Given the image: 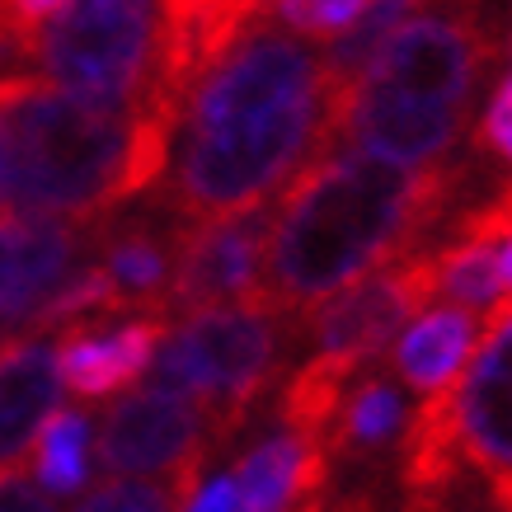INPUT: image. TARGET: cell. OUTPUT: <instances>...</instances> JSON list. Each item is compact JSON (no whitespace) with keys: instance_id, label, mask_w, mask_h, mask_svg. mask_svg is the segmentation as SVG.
I'll use <instances>...</instances> for the list:
<instances>
[{"instance_id":"1","label":"cell","mask_w":512,"mask_h":512,"mask_svg":"<svg viewBox=\"0 0 512 512\" xmlns=\"http://www.w3.org/2000/svg\"><path fill=\"white\" fill-rule=\"evenodd\" d=\"M334 80L325 52L278 24H254L188 85L160 207L179 221L259 212L325 156Z\"/></svg>"},{"instance_id":"2","label":"cell","mask_w":512,"mask_h":512,"mask_svg":"<svg viewBox=\"0 0 512 512\" xmlns=\"http://www.w3.org/2000/svg\"><path fill=\"white\" fill-rule=\"evenodd\" d=\"M461 170H404L367 151H329L301 170L282 212L268 221L259 306L296 315L414 254L447 217Z\"/></svg>"},{"instance_id":"3","label":"cell","mask_w":512,"mask_h":512,"mask_svg":"<svg viewBox=\"0 0 512 512\" xmlns=\"http://www.w3.org/2000/svg\"><path fill=\"white\" fill-rule=\"evenodd\" d=\"M179 113L90 104L52 85L0 90V212L43 221H104L160 184Z\"/></svg>"},{"instance_id":"4","label":"cell","mask_w":512,"mask_h":512,"mask_svg":"<svg viewBox=\"0 0 512 512\" xmlns=\"http://www.w3.org/2000/svg\"><path fill=\"white\" fill-rule=\"evenodd\" d=\"M494 62L489 0H437L409 15L372 57V66L334 94L329 151H367L404 170L447 165L466 132L470 99Z\"/></svg>"},{"instance_id":"5","label":"cell","mask_w":512,"mask_h":512,"mask_svg":"<svg viewBox=\"0 0 512 512\" xmlns=\"http://www.w3.org/2000/svg\"><path fill=\"white\" fill-rule=\"evenodd\" d=\"M287 325L292 320L268 306H217L184 315L165 329L156 348V386L198 404L207 428L231 433L273 381Z\"/></svg>"},{"instance_id":"6","label":"cell","mask_w":512,"mask_h":512,"mask_svg":"<svg viewBox=\"0 0 512 512\" xmlns=\"http://www.w3.org/2000/svg\"><path fill=\"white\" fill-rule=\"evenodd\" d=\"M160 43V0H66L33 33L38 85L90 104H137Z\"/></svg>"},{"instance_id":"7","label":"cell","mask_w":512,"mask_h":512,"mask_svg":"<svg viewBox=\"0 0 512 512\" xmlns=\"http://www.w3.org/2000/svg\"><path fill=\"white\" fill-rule=\"evenodd\" d=\"M423 301H433V249H414L306 311L315 353L367 367L404 329V320L423 311Z\"/></svg>"},{"instance_id":"8","label":"cell","mask_w":512,"mask_h":512,"mask_svg":"<svg viewBox=\"0 0 512 512\" xmlns=\"http://www.w3.org/2000/svg\"><path fill=\"white\" fill-rule=\"evenodd\" d=\"M104 221H43L0 212V339L43 320L66 282L94 259Z\"/></svg>"},{"instance_id":"9","label":"cell","mask_w":512,"mask_h":512,"mask_svg":"<svg viewBox=\"0 0 512 512\" xmlns=\"http://www.w3.org/2000/svg\"><path fill=\"white\" fill-rule=\"evenodd\" d=\"M207 437V414L193 400L165 386L132 390L113 404L99 433L94 456L113 480H146V475H188L198 470V451Z\"/></svg>"},{"instance_id":"10","label":"cell","mask_w":512,"mask_h":512,"mask_svg":"<svg viewBox=\"0 0 512 512\" xmlns=\"http://www.w3.org/2000/svg\"><path fill=\"white\" fill-rule=\"evenodd\" d=\"M264 249H268L264 212L184 221L179 264H174V282H170V296H165V315L217 311V306H259V292H264Z\"/></svg>"},{"instance_id":"11","label":"cell","mask_w":512,"mask_h":512,"mask_svg":"<svg viewBox=\"0 0 512 512\" xmlns=\"http://www.w3.org/2000/svg\"><path fill=\"white\" fill-rule=\"evenodd\" d=\"M451 437L461 466H480L489 480L512 475V301H503L470 353L466 372L447 390Z\"/></svg>"},{"instance_id":"12","label":"cell","mask_w":512,"mask_h":512,"mask_svg":"<svg viewBox=\"0 0 512 512\" xmlns=\"http://www.w3.org/2000/svg\"><path fill=\"white\" fill-rule=\"evenodd\" d=\"M165 339V315H132V320H80L57 339V376L80 400L123 395L151 362Z\"/></svg>"},{"instance_id":"13","label":"cell","mask_w":512,"mask_h":512,"mask_svg":"<svg viewBox=\"0 0 512 512\" xmlns=\"http://www.w3.org/2000/svg\"><path fill=\"white\" fill-rule=\"evenodd\" d=\"M235 512H325L329 451L278 428L235 461Z\"/></svg>"},{"instance_id":"14","label":"cell","mask_w":512,"mask_h":512,"mask_svg":"<svg viewBox=\"0 0 512 512\" xmlns=\"http://www.w3.org/2000/svg\"><path fill=\"white\" fill-rule=\"evenodd\" d=\"M179 235L184 221H118L99 231L94 245V268L109 282L118 315L141 311V315H165V296L174 282V264H179Z\"/></svg>"},{"instance_id":"15","label":"cell","mask_w":512,"mask_h":512,"mask_svg":"<svg viewBox=\"0 0 512 512\" xmlns=\"http://www.w3.org/2000/svg\"><path fill=\"white\" fill-rule=\"evenodd\" d=\"M57 400V343H47L43 334L0 339V475H19L43 423L57 414Z\"/></svg>"},{"instance_id":"16","label":"cell","mask_w":512,"mask_h":512,"mask_svg":"<svg viewBox=\"0 0 512 512\" xmlns=\"http://www.w3.org/2000/svg\"><path fill=\"white\" fill-rule=\"evenodd\" d=\"M475 315L461 306H433V311L414 315L404 334L395 339L390 367L409 390L419 395H442L447 386H456V376L466 372L470 353H475Z\"/></svg>"},{"instance_id":"17","label":"cell","mask_w":512,"mask_h":512,"mask_svg":"<svg viewBox=\"0 0 512 512\" xmlns=\"http://www.w3.org/2000/svg\"><path fill=\"white\" fill-rule=\"evenodd\" d=\"M404 423H409V409H404L400 386L390 376L362 367L353 376V386L343 390V404H339V414H334L329 456L334 451H343V456H376L395 437H404Z\"/></svg>"},{"instance_id":"18","label":"cell","mask_w":512,"mask_h":512,"mask_svg":"<svg viewBox=\"0 0 512 512\" xmlns=\"http://www.w3.org/2000/svg\"><path fill=\"white\" fill-rule=\"evenodd\" d=\"M90 414L80 409H57L38 433V456H33V475L47 498H71L90 480Z\"/></svg>"},{"instance_id":"19","label":"cell","mask_w":512,"mask_h":512,"mask_svg":"<svg viewBox=\"0 0 512 512\" xmlns=\"http://www.w3.org/2000/svg\"><path fill=\"white\" fill-rule=\"evenodd\" d=\"M372 0H268L278 29L306 38V43H339Z\"/></svg>"},{"instance_id":"20","label":"cell","mask_w":512,"mask_h":512,"mask_svg":"<svg viewBox=\"0 0 512 512\" xmlns=\"http://www.w3.org/2000/svg\"><path fill=\"white\" fill-rule=\"evenodd\" d=\"M198 470H188L170 484H146V480H109L99 484L76 512H179L193 489H198Z\"/></svg>"},{"instance_id":"21","label":"cell","mask_w":512,"mask_h":512,"mask_svg":"<svg viewBox=\"0 0 512 512\" xmlns=\"http://www.w3.org/2000/svg\"><path fill=\"white\" fill-rule=\"evenodd\" d=\"M480 151L484 156L512 160V71L498 80V90L489 94V109L480 118Z\"/></svg>"},{"instance_id":"22","label":"cell","mask_w":512,"mask_h":512,"mask_svg":"<svg viewBox=\"0 0 512 512\" xmlns=\"http://www.w3.org/2000/svg\"><path fill=\"white\" fill-rule=\"evenodd\" d=\"M179 512H235V484H231V475L198 480V489L179 503Z\"/></svg>"},{"instance_id":"23","label":"cell","mask_w":512,"mask_h":512,"mask_svg":"<svg viewBox=\"0 0 512 512\" xmlns=\"http://www.w3.org/2000/svg\"><path fill=\"white\" fill-rule=\"evenodd\" d=\"M494 503H498V512H512V475L508 480H494Z\"/></svg>"},{"instance_id":"24","label":"cell","mask_w":512,"mask_h":512,"mask_svg":"<svg viewBox=\"0 0 512 512\" xmlns=\"http://www.w3.org/2000/svg\"><path fill=\"white\" fill-rule=\"evenodd\" d=\"M508 57H512V33H508Z\"/></svg>"}]
</instances>
